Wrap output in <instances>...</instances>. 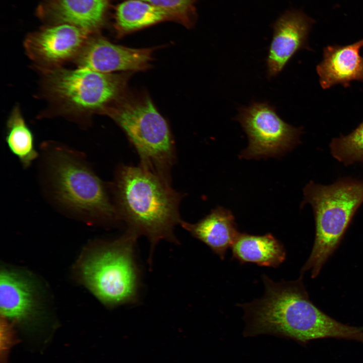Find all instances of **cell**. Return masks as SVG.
<instances>
[{"label": "cell", "mask_w": 363, "mask_h": 363, "mask_svg": "<svg viewBox=\"0 0 363 363\" xmlns=\"http://www.w3.org/2000/svg\"><path fill=\"white\" fill-rule=\"evenodd\" d=\"M262 278L265 287L262 297L237 304L244 313V336L270 335L301 344L328 338L363 343L361 327L336 321L311 301L304 285L302 274L292 281L276 282L265 274Z\"/></svg>", "instance_id": "obj_1"}, {"label": "cell", "mask_w": 363, "mask_h": 363, "mask_svg": "<svg viewBox=\"0 0 363 363\" xmlns=\"http://www.w3.org/2000/svg\"><path fill=\"white\" fill-rule=\"evenodd\" d=\"M113 189L119 221L150 243V263L161 240L179 243L174 230L182 221L179 212L182 195L171 183L140 165H122L117 170Z\"/></svg>", "instance_id": "obj_2"}, {"label": "cell", "mask_w": 363, "mask_h": 363, "mask_svg": "<svg viewBox=\"0 0 363 363\" xmlns=\"http://www.w3.org/2000/svg\"><path fill=\"white\" fill-rule=\"evenodd\" d=\"M103 114L126 134L139 155L140 166L171 183L174 142L167 122L149 95L127 92Z\"/></svg>", "instance_id": "obj_3"}, {"label": "cell", "mask_w": 363, "mask_h": 363, "mask_svg": "<svg viewBox=\"0 0 363 363\" xmlns=\"http://www.w3.org/2000/svg\"><path fill=\"white\" fill-rule=\"evenodd\" d=\"M301 206L310 204L315 222V236L302 274L310 271L313 278L339 245L358 208L363 203V181L340 178L330 185L311 181L303 189Z\"/></svg>", "instance_id": "obj_4"}, {"label": "cell", "mask_w": 363, "mask_h": 363, "mask_svg": "<svg viewBox=\"0 0 363 363\" xmlns=\"http://www.w3.org/2000/svg\"><path fill=\"white\" fill-rule=\"evenodd\" d=\"M44 92L64 112L103 114L127 92L132 72L103 73L86 68L61 67L43 71Z\"/></svg>", "instance_id": "obj_5"}, {"label": "cell", "mask_w": 363, "mask_h": 363, "mask_svg": "<svg viewBox=\"0 0 363 363\" xmlns=\"http://www.w3.org/2000/svg\"><path fill=\"white\" fill-rule=\"evenodd\" d=\"M138 237L127 229L118 238L102 245L82 265L84 282L108 307L137 301L140 282L135 247Z\"/></svg>", "instance_id": "obj_6"}, {"label": "cell", "mask_w": 363, "mask_h": 363, "mask_svg": "<svg viewBox=\"0 0 363 363\" xmlns=\"http://www.w3.org/2000/svg\"><path fill=\"white\" fill-rule=\"evenodd\" d=\"M49 171L56 199L66 208L105 221H119L101 179L69 150L50 156Z\"/></svg>", "instance_id": "obj_7"}, {"label": "cell", "mask_w": 363, "mask_h": 363, "mask_svg": "<svg viewBox=\"0 0 363 363\" xmlns=\"http://www.w3.org/2000/svg\"><path fill=\"white\" fill-rule=\"evenodd\" d=\"M235 119L246 134L249 144L239 155L246 159L279 157L300 142L301 128H295L277 114L275 107L266 102H252L243 107Z\"/></svg>", "instance_id": "obj_8"}, {"label": "cell", "mask_w": 363, "mask_h": 363, "mask_svg": "<svg viewBox=\"0 0 363 363\" xmlns=\"http://www.w3.org/2000/svg\"><path fill=\"white\" fill-rule=\"evenodd\" d=\"M91 35L69 24H44L27 35L24 45L28 56L43 72L75 60Z\"/></svg>", "instance_id": "obj_9"}, {"label": "cell", "mask_w": 363, "mask_h": 363, "mask_svg": "<svg viewBox=\"0 0 363 363\" xmlns=\"http://www.w3.org/2000/svg\"><path fill=\"white\" fill-rule=\"evenodd\" d=\"M156 47L134 48L114 44L98 34L91 35L74 60L79 68L103 73L148 69Z\"/></svg>", "instance_id": "obj_10"}, {"label": "cell", "mask_w": 363, "mask_h": 363, "mask_svg": "<svg viewBox=\"0 0 363 363\" xmlns=\"http://www.w3.org/2000/svg\"><path fill=\"white\" fill-rule=\"evenodd\" d=\"M312 25L310 18L295 10L285 12L275 21L266 59L269 79L280 74L298 50L310 49L308 37Z\"/></svg>", "instance_id": "obj_11"}, {"label": "cell", "mask_w": 363, "mask_h": 363, "mask_svg": "<svg viewBox=\"0 0 363 363\" xmlns=\"http://www.w3.org/2000/svg\"><path fill=\"white\" fill-rule=\"evenodd\" d=\"M111 1L42 0L36 14L44 24H69L94 35L104 27Z\"/></svg>", "instance_id": "obj_12"}, {"label": "cell", "mask_w": 363, "mask_h": 363, "mask_svg": "<svg viewBox=\"0 0 363 363\" xmlns=\"http://www.w3.org/2000/svg\"><path fill=\"white\" fill-rule=\"evenodd\" d=\"M37 302L35 287L28 278L14 270H2L0 308L5 319L25 329L35 328Z\"/></svg>", "instance_id": "obj_13"}, {"label": "cell", "mask_w": 363, "mask_h": 363, "mask_svg": "<svg viewBox=\"0 0 363 363\" xmlns=\"http://www.w3.org/2000/svg\"><path fill=\"white\" fill-rule=\"evenodd\" d=\"M362 47L363 39L347 45L324 47L323 59L316 67L321 87L326 89L337 84L347 87L353 81H363Z\"/></svg>", "instance_id": "obj_14"}, {"label": "cell", "mask_w": 363, "mask_h": 363, "mask_svg": "<svg viewBox=\"0 0 363 363\" xmlns=\"http://www.w3.org/2000/svg\"><path fill=\"white\" fill-rule=\"evenodd\" d=\"M180 225L193 237L205 244L221 259H224L239 232L235 218L228 209L219 206L196 223L182 220Z\"/></svg>", "instance_id": "obj_15"}, {"label": "cell", "mask_w": 363, "mask_h": 363, "mask_svg": "<svg viewBox=\"0 0 363 363\" xmlns=\"http://www.w3.org/2000/svg\"><path fill=\"white\" fill-rule=\"evenodd\" d=\"M231 249L232 258L241 264L252 263L276 268L286 257L284 246L271 233L253 235L239 232Z\"/></svg>", "instance_id": "obj_16"}, {"label": "cell", "mask_w": 363, "mask_h": 363, "mask_svg": "<svg viewBox=\"0 0 363 363\" xmlns=\"http://www.w3.org/2000/svg\"><path fill=\"white\" fill-rule=\"evenodd\" d=\"M113 27L117 37L165 21H173L165 11L140 0H124L114 8Z\"/></svg>", "instance_id": "obj_17"}, {"label": "cell", "mask_w": 363, "mask_h": 363, "mask_svg": "<svg viewBox=\"0 0 363 363\" xmlns=\"http://www.w3.org/2000/svg\"><path fill=\"white\" fill-rule=\"evenodd\" d=\"M6 142L11 152L24 168L28 167L38 157L33 134L27 125L19 106H16L7 123Z\"/></svg>", "instance_id": "obj_18"}, {"label": "cell", "mask_w": 363, "mask_h": 363, "mask_svg": "<svg viewBox=\"0 0 363 363\" xmlns=\"http://www.w3.org/2000/svg\"><path fill=\"white\" fill-rule=\"evenodd\" d=\"M329 146L333 157L345 165L363 163V121L347 135L333 139Z\"/></svg>", "instance_id": "obj_19"}, {"label": "cell", "mask_w": 363, "mask_h": 363, "mask_svg": "<svg viewBox=\"0 0 363 363\" xmlns=\"http://www.w3.org/2000/svg\"><path fill=\"white\" fill-rule=\"evenodd\" d=\"M157 7L169 14L174 22L190 28L195 24L197 14V0H140Z\"/></svg>", "instance_id": "obj_20"}, {"label": "cell", "mask_w": 363, "mask_h": 363, "mask_svg": "<svg viewBox=\"0 0 363 363\" xmlns=\"http://www.w3.org/2000/svg\"><path fill=\"white\" fill-rule=\"evenodd\" d=\"M6 323H3L4 326H2L1 329V362L3 361L2 363H6L8 351L15 343L11 330L8 327V325Z\"/></svg>", "instance_id": "obj_21"}, {"label": "cell", "mask_w": 363, "mask_h": 363, "mask_svg": "<svg viewBox=\"0 0 363 363\" xmlns=\"http://www.w3.org/2000/svg\"><path fill=\"white\" fill-rule=\"evenodd\" d=\"M362 329L363 330V327H361Z\"/></svg>", "instance_id": "obj_22"}]
</instances>
